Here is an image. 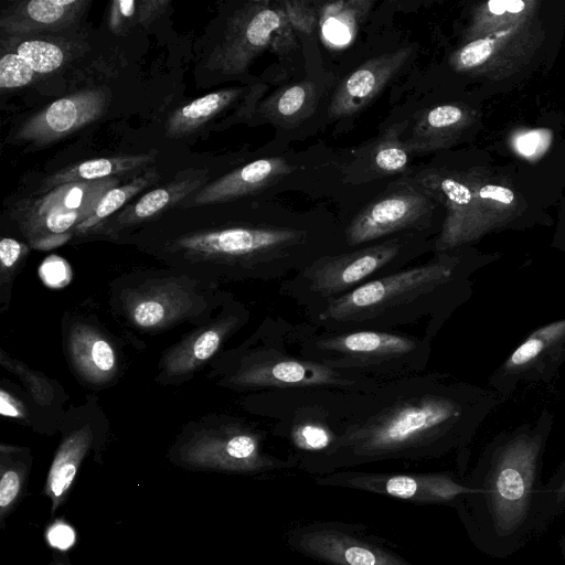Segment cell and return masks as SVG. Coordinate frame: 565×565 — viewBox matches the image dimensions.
<instances>
[{
    "instance_id": "1",
    "label": "cell",
    "mask_w": 565,
    "mask_h": 565,
    "mask_svg": "<svg viewBox=\"0 0 565 565\" xmlns=\"http://www.w3.org/2000/svg\"><path fill=\"white\" fill-rule=\"evenodd\" d=\"M465 408L437 373H420L383 384L326 456L306 467L315 472L383 460H419L454 445Z\"/></svg>"
},
{
    "instance_id": "2",
    "label": "cell",
    "mask_w": 565,
    "mask_h": 565,
    "mask_svg": "<svg viewBox=\"0 0 565 565\" xmlns=\"http://www.w3.org/2000/svg\"><path fill=\"white\" fill-rule=\"evenodd\" d=\"M344 250L335 233L317 226L238 224L189 231L156 254L173 270L209 286L282 281L321 256Z\"/></svg>"
},
{
    "instance_id": "3",
    "label": "cell",
    "mask_w": 565,
    "mask_h": 565,
    "mask_svg": "<svg viewBox=\"0 0 565 565\" xmlns=\"http://www.w3.org/2000/svg\"><path fill=\"white\" fill-rule=\"evenodd\" d=\"M540 436L522 434L498 447L467 484L461 514L476 546L505 558L541 532Z\"/></svg>"
},
{
    "instance_id": "4",
    "label": "cell",
    "mask_w": 565,
    "mask_h": 565,
    "mask_svg": "<svg viewBox=\"0 0 565 565\" xmlns=\"http://www.w3.org/2000/svg\"><path fill=\"white\" fill-rule=\"evenodd\" d=\"M461 264L459 255L436 253L428 262L370 281L305 316L315 328L328 332L396 331L425 322L424 335L431 340Z\"/></svg>"
},
{
    "instance_id": "5",
    "label": "cell",
    "mask_w": 565,
    "mask_h": 565,
    "mask_svg": "<svg viewBox=\"0 0 565 565\" xmlns=\"http://www.w3.org/2000/svg\"><path fill=\"white\" fill-rule=\"evenodd\" d=\"M292 323L267 316L239 345L220 353L212 375L218 385L242 393L282 388H331L373 393L386 382L330 369L297 353Z\"/></svg>"
},
{
    "instance_id": "6",
    "label": "cell",
    "mask_w": 565,
    "mask_h": 565,
    "mask_svg": "<svg viewBox=\"0 0 565 565\" xmlns=\"http://www.w3.org/2000/svg\"><path fill=\"white\" fill-rule=\"evenodd\" d=\"M373 393L331 388H282L248 393L243 407L288 440L306 468L329 454L370 405Z\"/></svg>"
},
{
    "instance_id": "7",
    "label": "cell",
    "mask_w": 565,
    "mask_h": 565,
    "mask_svg": "<svg viewBox=\"0 0 565 565\" xmlns=\"http://www.w3.org/2000/svg\"><path fill=\"white\" fill-rule=\"evenodd\" d=\"M291 339L305 359L381 382L424 373L430 356L427 337L397 330L328 332L303 321L292 324Z\"/></svg>"
},
{
    "instance_id": "8",
    "label": "cell",
    "mask_w": 565,
    "mask_h": 565,
    "mask_svg": "<svg viewBox=\"0 0 565 565\" xmlns=\"http://www.w3.org/2000/svg\"><path fill=\"white\" fill-rule=\"evenodd\" d=\"M427 250L424 237L405 233L324 255L282 280L279 294L307 315L334 298L409 266Z\"/></svg>"
},
{
    "instance_id": "9",
    "label": "cell",
    "mask_w": 565,
    "mask_h": 565,
    "mask_svg": "<svg viewBox=\"0 0 565 565\" xmlns=\"http://www.w3.org/2000/svg\"><path fill=\"white\" fill-rule=\"evenodd\" d=\"M234 296L177 270L129 274L114 281L110 303L126 323L147 333L184 322L202 326Z\"/></svg>"
},
{
    "instance_id": "10",
    "label": "cell",
    "mask_w": 565,
    "mask_h": 565,
    "mask_svg": "<svg viewBox=\"0 0 565 565\" xmlns=\"http://www.w3.org/2000/svg\"><path fill=\"white\" fill-rule=\"evenodd\" d=\"M419 186L446 206V217L434 244L436 253L451 252L521 213V200L509 186L472 169L467 172L426 171Z\"/></svg>"
},
{
    "instance_id": "11",
    "label": "cell",
    "mask_w": 565,
    "mask_h": 565,
    "mask_svg": "<svg viewBox=\"0 0 565 565\" xmlns=\"http://www.w3.org/2000/svg\"><path fill=\"white\" fill-rule=\"evenodd\" d=\"M191 424L182 452L192 462L234 470L288 466L263 451L265 433L244 418L211 415Z\"/></svg>"
},
{
    "instance_id": "12",
    "label": "cell",
    "mask_w": 565,
    "mask_h": 565,
    "mask_svg": "<svg viewBox=\"0 0 565 565\" xmlns=\"http://www.w3.org/2000/svg\"><path fill=\"white\" fill-rule=\"evenodd\" d=\"M117 184V178H108L56 186L18 209L20 230L34 247H52L53 242L61 243L66 232L86 221Z\"/></svg>"
},
{
    "instance_id": "13",
    "label": "cell",
    "mask_w": 565,
    "mask_h": 565,
    "mask_svg": "<svg viewBox=\"0 0 565 565\" xmlns=\"http://www.w3.org/2000/svg\"><path fill=\"white\" fill-rule=\"evenodd\" d=\"M543 40V28L535 15L465 43L451 54L449 63L457 72L505 78L530 61Z\"/></svg>"
},
{
    "instance_id": "14",
    "label": "cell",
    "mask_w": 565,
    "mask_h": 565,
    "mask_svg": "<svg viewBox=\"0 0 565 565\" xmlns=\"http://www.w3.org/2000/svg\"><path fill=\"white\" fill-rule=\"evenodd\" d=\"M250 317L246 305L231 298L209 322L195 327L166 350L156 381L163 385H179L191 379L220 354L225 342L246 326Z\"/></svg>"
},
{
    "instance_id": "15",
    "label": "cell",
    "mask_w": 565,
    "mask_h": 565,
    "mask_svg": "<svg viewBox=\"0 0 565 565\" xmlns=\"http://www.w3.org/2000/svg\"><path fill=\"white\" fill-rule=\"evenodd\" d=\"M433 200L422 188H405L380 198L345 226L344 249L424 230L434 210Z\"/></svg>"
},
{
    "instance_id": "16",
    "label": "cell",
    "mask_w": 565,
    "mask_h": 565,
    "mask_svg": "<svg viewBox=\"0 0 565 565\" xmlns=\"http://www.w3.org/2000/svg\"><path fill=\"white\" fill-rule=\"evenodd\" d=\"M285 17L280 2L246 3L232 17L223 41L209 60L210 64L225 74L243 73L270 45Z\"/></svg>"
},
{
    "instance_id": "17",
    "label": "cell",
    "mask_w": 565,
    "mask_h": 565,
    "mask_svg": "<svg viewBox=\"0 0 565 565\" xmlns=\"http://www.w3.org/2000/svg\"><path fill=\"white\" fill-rule=\"evenodd\" d=\"M107 102L104 89L90 88L74 93L55 100L26 120L17 137L36 145L53 142L100 118Z\"/></svg>"
},
{
    "instance_id": "18",
    "label": "cell",
    "mask_w": 565,
    "mask_h": 565,
    "mask_svg": "<svg viewBox=\"0 0 565 565\" xmlns=\"http://www.w3.org/2000/svg\"><path fill=\"white\" fill-rule=\"evenodd\" d=\"M65 351L73 371L87 385L104 387L118 374L115 344L94 323L81 319L67 322Z\"/></svg>"
},
{
    "instance_id": "19",
    "label": "cell",
    "mask_w": 565,
    "mask_h": 565,
    "mask_svg": "<svg viewBox=\"0 0 565 565\" xmlns=\"http://www.w3.org/2000/svg\"><path fill=\"white\" fill-rule=\"evenodd\" d=\"M411 46L372 57L338 86L331 104V118L348 117L364 108L384 88L412 55Z\"/></svg>"
},
{
    "instance_id": "20",
    "label": "cell",
    "mask_w": 565,
    "mask_h": 565,
    "mask_svg": "<svg viewBox=\"0 0 565 565\" xmlns=\"http://www.w3.org/2000/svg\"><path fill=\"white\" fill-rule=\"evenodd\" d=\"M343 483L383 491L390 495L427 502H451L470 493L467 483H460L447 475H379L345 472L332 477Z\"/></svg>"
},
{
    "instance_id": "21",
    "label": "cell",
    "mask_w": 565,
    "mask_h": 565,
    "mask_svg": "<svg viewBox=\"0 0 565 565\" xmlns=\"http://www.w3.org/2000/svg\"><path fill=\"white\" fill-rule=\"evenodd\" d=\"M97 411L95 405L87 403L65 413L71 427L60 444L47 478V490L54 500L62 498L68 490L83 458L96 439L97 424L104 420Z\"/></svg>"
},
{
    "instance_id": "22",
    "label": "cell",
    "mask_w": 565,
    "mask_h": 565,
    "mask_svg": "<svg viewBox=\"0 0 565 565\" xmlns=\"http://www.w3.org/2000/svg\"><path fill=\"white\" fill-rule=\"evenodd\" d=\"M294 167L282 158H264L249 162L203 185L193 204L206 205L226 202L256 192L289 174Z\"/></svg>"
},
{
    "instance_id": "23",
    "label": "cell",
    "mask_w": 565,
    "mask_h": 565,
    "mask_svg": "<svg viewBox=\"0 0 565 565\" xmlns=\"http://www.w3.org/2000/svg\"><path fill=\"white\" fill-rule=\"evenodd\" d=\"M468 107L444 104L425 110L415 122L405 146L409 152H430L449 147L472 122Z\"/></svg>"
},
{
    "instance_id": "24",
    "label": "cell",
    "mask_w": 565,
    "mask_h": 565,
    "mask_svg": "<svg viewBox=\"0 0 565 565\" xmlns=\"http://www.w3.org/2000/svg\"><path fill=\"white\" fill-rule=\"evenodd\" d=\"M84 0H32L21 2L2 15L9 33L55 30L70 24L84 9Z\"/></svg>"
},
{
    "instance_id": "25",
    "label": "cell",
    "mask_w": 565,
    "mask_h": 565,
    "mask_svg": "<svg viewBox=\"0 0 565 565\" xmlns=\"http://www.w3.org/2000/svg\"><path fill=\"white\" fill-rule=\"evenodd\" d=\"M205 180L206 171H195L181 180H174L166 186L143 194L137 202L128 205L117 215L107 233L114 234L120 228L157 217L190 193L201 189Z\"/></svg>"
},
{
    "instance_id": "26",
    "label": "cell",
    "mask_w": 565,
    "mask_h": 565,
    "mask_svg": "<svg viewBox=\"0 0 565 565\" xmlns=\"http://www.w3.org/2000/svg\"><path fill=\"white\" fill-rule=\"evenodd\" d=\"M537 6L534 0H490L477 4L465 32L466 43L535 17Z\"/></svg>"
},
{
    "instance_id": "27",
    "label": "cell",
    "mask_w": 565,
    "mask_h": 565,
    "mask_svg": "<svg viewBox=\"0 0 565 565\" xmlns=\"http://www.w3.org/2000/svg\"><path fill=\"white\" fill-rule=\"evenodd\" d=\"M152 161L153 156L150 153L87 160L47 177L41 184V191H50L66 183L115 178L116 175L145 167Z\"/></svg>"
},
{
    "instance_id": "28",
    "label": "cell",
    "mask_w": 565,
    "mask_h": 565,
    "mask_svg": "<svg viewBox=\"0 0 565 565\" xmlns=\"http://www.w3.org/2000/svg\"><path fill=\"white\" fill-rule=\"evenodd\" d=\"M306 548L340 565H403L374 548L333 533H315L306 536Z\"/></svg>"
},
{
    "instance_id": "29",
    "label": "cell",
    "mask_w": 565,
    "mask_h": 565,
    "mask_svg": "<svg viewBox=\"0 0 565 565\" xmlns=\"http://www.w3.org/2000/svg\"><path fill=\"white\" fill-rule=\"evenodd\" d=\"M243 92L231 87L201 96L177 109L167 121V136L180 138L192 134L231 105Z\"/></svg>"
},
{
    "instance_id": "30",
    "label": "cell",
    "mask_w": 565,
    "mask_h": 565,
    "mask_svg": "<svg viewBox=\"0 0 565 565\" xmlns=\"http://www.w3.org/2000/svg\"><path fill=\"white\" fill-rule=\"evenodd\" d=\"M316 99L313 84L299 82L274 93L262 105V114L275 124H297L311 113Z\"/></svg>"
},
{
    "instance_id": "31",
    "label": "cell",
    "mask_w": 565,
    "mask_h": 565,
    "mask_svg": "<svg viewBox=\"0 0 565 565\" xmlns=\"http://www.w3.org/2000/svg\"><path fill=\"white\" fill-rule=\"evenodd\" d=\"M373 1L349 0L326 2L319 9V24L333 43H347L358 31Z\"/></svg>"
},
{
    "instance_id": "32",
    "label": "cell",
    "mask_w": 565,
    "mask_h": 565,
    "mask_svg": "<svg viewBox=\"0 0 565 565\" xmlns=\"http://www.w3.org/2000/svg\"><path fill=\"white\" fill-rule=\"evenodd\" d=\"M160 175L156 169H148L128 183L110 189L99 201L95 212L75 227V234H85L99 226L107 217L118 211L130 199L154 183Z\"/></svg>"
},
{
    "instance_id": "33",
    "label": "cell",
    "mask_w": 565,
    "mask_h": 565,
    "mask_svg": "<svg viewBox=\"0 0 565 565\" xmlns=\"http://www.w3.org/2000/svg\"><path fill=\"white\" fill-rule=\"evenodd\" d=\"M1 365L15 374L26 387L33 402L41 411L52 412V407L63 405V388L54 383L46 375L31 370L28 365L18 360L8 356L3 350H0Z\"/></svg>"
},
{
    "instance_id": "34",
    "label": "cell",
    "mask_w": 565,
    "mask_h": 565,
    "mask_svg": "<svg viewBox=\"0 0 565 565\" xmlns=\"http://www.w3.org/2000/svg\"><path fill=\"white\" fill-rule=\"evenodd\" d=\"M563 341H565V319L533 332L514 350L504 366L511 371L525 369Z\"/></svg>"
},
{
    "instance_id": "35",
    "label": "cell",
    "mask_w": 565,
    "mask_h": 565,
    "mask_svg": "<svg viewBox=\"0 0 565 565\" xmlns=\"http://www.w3.org/2000/svg\"><path fill=\"white\" fill-rule=\"evenodd\" d=\"M406 122L392 126L379 141L371 157L372 169L377 174H395L403 172L409 161V150L399 139Z\"/></svg>"
},
{
    "instance_id": "36",
    "label": "cell",
    "mask_w": 565,
    "mask_h": 565,
    "mask_svg": "<svg viewBox=\"0 0 565 565\" xmlns=\"http://www.w3.org/2000/svg\"><path fill=\"white\" fill-rule=\"evenodd\" d=\"M169 1L162 0H115L109 13V28L115 33H121L128 28L150 24L159 17Z\"/></svg>"
},
{
    "instance_id": "37",
    "label": "cell",
    "mask_w": 565,
    "mask_h": 565,
    "mask_svg": "<svg viewBox=\"0 0 565 565\" xmlns=\"http://www.w3.org/2000/svg\"><path fill=\"white\" fill-rule=\"evenodd\" d=\"M33 68L35 73H51L64 63L63 50L54 43L41 40L23 41L17 52Z\"/></svg>"
},
{
    "instance_id": "38",
    "label": "cell",
    "mask_w": 565,
    "mask_h": 565,
    "mask_svg": "<svg viewBox=\"0 0 565 565\" xmlns=\"http://www.w3.org/2000/svg\"><path fill=\"white\" fill-rule=\"evenodd\" d=\"M28 254V247L12 237L0 241V301L8 306L11 298V287L20 267V262Z\"/></svg>"
},
{
    "instance_id": "39",
    "label": "cell",
    "mask_w": 565,
    "mask_h": 565,
    "mask_svg": "<svg viewBox=\"0 0 565 565\" xmlns=\"http://www.w3.org/2000/svg\"><path fill=\"white\" fill-rule=\"evenodd\" d=\"M29 392H23L13 383L4 384L0 388V414L3 417L20 422L26 425H33L36 414L31 408V403L35 404L32 397L28 401Z\"/></svg>"
},
{
    "instance_id": "40",
    "label": "cell",
    "mask_w": 565,
    "mask_h": 565,
    "mask_svg": "<svg viewBox=\"0 0 565 565\" xmlns=\"http://www.w3.org/2000/svg\"><path fill=\"white\" fill-rule=\"evenodd\" d=\"M35 72L18 53H8L0 60V88L11 89L28 85Z\"/></svg>"
},
{
    "instance_id": "41",
    "label": "cell",
    "mask_w": 565,
    "mask_h": 565,
    "mask_svg": "<svg viewBox=\"0 0 565 565\" xmlns=\"http://www.w3.org/2000/svg\"><path fill=\"white\" fill-rule=\"evenodd\" d=\"M295 31L310 35L319 23V9L313 2L285 0L279 1Z\"/></svg>"
},
{
    "instance_id": "42",
    "label": "cell",
    "mask_w": 565,
    "mask_h": 565,
    "mask_svg": "<svg viewBox=\"0 0 565 565\" xmlns=\"http://www.w3.org/2000/svg\"><path fill=\"white\" fill-rule=\"evenodd\" d=\"M552 132L547 129H532L513 136L512 147L515 152L527 160H535L548 149Z\"/></svg>"
},
{
    "instance_id": "43",
    "label": "cell",
    "mask_w": 565,
    "mask_h": 565,
    "mask_svg": "<svg viewBox=\"0 0 565 565\" xmlns=\"http://www.w3.org/2000/svg\"><path fill=\"white\" fill-rule=\"evenodd\" d=\"M40 276L42 281L50 288H61L70 282L72 271L64 259L51 256L42 263Z\"/></svg>"
},
{
    "instance_id": "44",
    "label": "cell",
    "mask_w": 565,
    "mask_h": 565,
    "mask_svg": "<svg viewBox=\"0 0 565 565\" xmlns=\"http://www.w3.org/2000/svg\"><path fill=\"white\" fill-rule=\"evenodd\" d=\"M21 486V476L15 469H3L0 481V507L6 512L15 500Z\"/></svg>"
},
{
    "instance_id": "45",
    "label": "cell",
    "mask_w": 565,
    "mask_h": 565,
    "mask_svg": "<svg viewBox=\"0 0 565 565\" xmlns=\"http://www.w3.org/2000/svg\"><path fill=\"white\" fill-rule=\"evenodd\" d=\"M285 12V11H284ZM296 45V31L285 17L279 29L274 33L270 47L276 53H286Z\"/></svg>"
},
{
    "instance_id": "46",
    "label": "cell",
    "mask_w": 565,
    "mask_h": 565,
    "mask_svg": "<svg viewBox=\"0 0 565 565\" xmlns=\"http://www.w3.org/2000/svg\"><path fill=\"white\" fill-rule=\"evenodd\" d=\"M47 537L53 546L65 550L73 544L75 534L70 526L57 523L50 529Z\"/></svg>"
},
{
    "instance_id": "47",
    "label": "cell",
    "mask_w": 565,
    "mask_h": 565,
    "mask_svg": "<svg viewBox=\"0 0 565 565\" xmlns=\"http://www.w3.org/2000/svg\"><path fill=\"white\" fill-rule=\"evenodd\" d=\"M559 548L563 558V565H565V536H563L559 541Z\"/></svg>"
}]
</instances>
